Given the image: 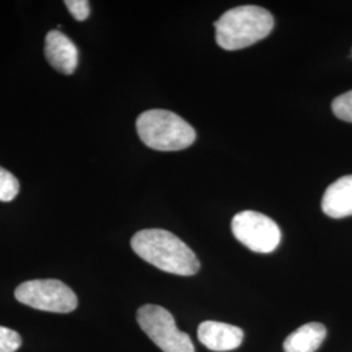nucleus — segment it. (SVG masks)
<instances>
[{
  "instance_id": "obj_1",
  "label": "nucleus",
  "mask_w": 352,
  "mask_h": 352,
  "mask_svg": "<svg viewBox=\"0 0 352 352\" xmlns=\"http://www.w3.org/2000/svg\"><path fill=\"white\" fill-rule=\"evenodd\" d=\"M131 247L144 261L166 273L189 277L200 270V261L195 252L166 230L148 228L139 231L131 240Z\"/></svg>"
},
{
  "instance_id": "obj_2",
  "label": "nucleus",
  "mask_w": 352,
  "mask_h": 352,
  "mask_svg": "<svg viewBox=\"0 0 352 352\" xmlns=\"http://www.w3.org/2000/svg\"><path fill=\"white\" fill-rule=\"evenodd\" d=\"M214 26L219 47L241 50L267 37L274 28V17L263 7L240 6L223 13Z\"/></svg>"
},
{
  "instance_id": "obj_3",
  "label": "nucleus",
  "mask_w": 352,
  "mask_h": 352,
  "mask_svg": "<svg viewBox=\"0 0 352 352\" xmlns=\"http://www.w3.org/2000/svg\"><path fill=\"white\" fill-rule=\"evenodd\" d=\"M136 128L141 141L154 151H183L196 140L193 126L168 110H148L141 113Z\"/></svg>"
},
{
  "instance_id": "obj_4",
  "label": "nucleus",
  "mask_w": 352,
  "mask_h": 352,
  "mask_svg": "<svg viewBox=\"0 0 352 352\" xmlns=\"http://www.w3.org/2000/svg\"><path fill=\"white\" fill-rule=\"evenodd\" d=\"M14 298L30 308L54 314H69L77 308L72 289L58 279H34L14 289Z\"/></svg>"
},
{
  "instance_id": "obj_5",
  "label": "nucleus",
  "mask_w": 352,
  "mask_h": 352,
  "mask_svg": "<svg viewBox=\"0 0 352 352\" xmlns=\"http://www.w3.org/2000/svg\"><path fill=\"white\" fill-rule=\"evenodd\" d=\"M142 331L164 352H196L188 334L176 327L175 318L160 305L146 304L138 311Z\"/></svg>"
},
{
  "instance_id": "obj_6",
  "label": "nucleus",
  "mask_w": 352,
  "mask_h": 352,
  "mask_svg": "<svg viewBox=\"0 0 352 352\" xmlns=\"http://www.w3.org/2000/svg\"><path fill=\"white\" fill-rule=\"evenodd\" d=\"M231 228L234 236L256 253L276 251L282 239V232L273 219L252 210L236 214L232 218Z\"/></svg>"
},
{
  "instance_id": "obj_7",
  "label": "nucleus",
  "mask_w": 352,
  "mask_h": 352,
  "mask_svg": "<svg viewBox=\"0 0 352 352\" xmlns=\"http://www.w3.org/2000/svg\"><path fill=\"white\" fill-rule=\"evenodd\" d=\"M197 338L210 351L227 352L241 346L244 333L240 327L230 324L204 321L197 330Z\"/></svg>"
},
{
  "instance_id": "obj_8",
  "label": "nucleus",
  "mask_w": 352,
  "mask_h": 352,
  "mask_svg": "<svg viewBox=\"0 0 352 352\" xmlns=\"http://www.w3.org/2000/svg\"><path fill=\"white\" fill-rule=\"evenodd\" d=\"M45 55L52 68L63 75H72L78 64L75 43L59 30H51L45 39Z\"/></svg>"
},
{
  "instance_id": "obj_9",
  "label": "nucleus",
  "mask_w": 352,
  "mask_h": 352,
  "mask_svg": "<svg viewBox=\"0 0 352 352\" xmlns=\"http://www.w3.org/2000/svg\"><path fill=\"white\" fill-rule=\"evenodd\" d=\"M321 208L327 217L336 219L352 215V175L343 176L327 187Z\"/></svg>"
},
{
  "instance_id": "obj_10",
  "label": "nucleus",
  "mask_w": 352,
  "mask_h": 352,
  "mask_svg": "<svg viewBox=\"0 0 352 352\" xmlns=\"http://www.w3.org/2000/svg\"><path fill=\"white\" fill-rule=\"evenodd\" d=\"M327 327L309 322L291 333L283 343L285 352H316L327 338Z\"/></svg>"
},
{
  "instance_id": "obj_11",
  "label": "nucleus",
  "mask_w": 352,
  "mask_h": 352,
  "mask_svg": "<svg viewBox=\"0 0 352 352\" xmlns=\"http://www.w3.org/2000/svg\"><path fill=\"white\" fill-rule=\"evenodd\" d=\"M20 183L8 170L0 167V201L10 202L19 195Z\"/></svg>"
},
{
  "instance_id": "obj_12",
  "label": "nucleus",
  "mask_w": 352,
  "mask_h": 352,
  "mask_svg": "<svg viewBox=\"0 0 352 352\" xmlns=\"http://www.w3.org/2000/svg\"><path fill=\"white\" fill-rule=\"evenodd\" d=\"M331 109L338 119L352 123V90L337 97L331 103Z\"/></svg>"
},
{
  "instance_id": "obj_13",
  "label": "nucleus",
  "mask_w": 352,
  "mask_h": 352,
  "mask_svg": "<svg viewBox=\"0 0 352 352\" xmlns=\"http://www.w3.org/2000/svg\"><path fill=\"white\" fill-rule=\"evenodd\" d=\"M23 344L19 333L12 329L0 327V352H16Z\"/></svg>"
},
{
  "instance_id": "obj_14",
  "label": "nucleus",
  "mask_w": 352,
  "mask_h": 352,
  "mask_svg": "<svg viewBox=\"0 0 352 352\" xmlns=\"http://www.w3.org/2000/svg\"><path fill=\"white\" fill-rule=\"evenodd\" d=\"M64 4L77 21L87 20L90 14V3L88 0H65Z\"/></svg>"
}]
</instances>
